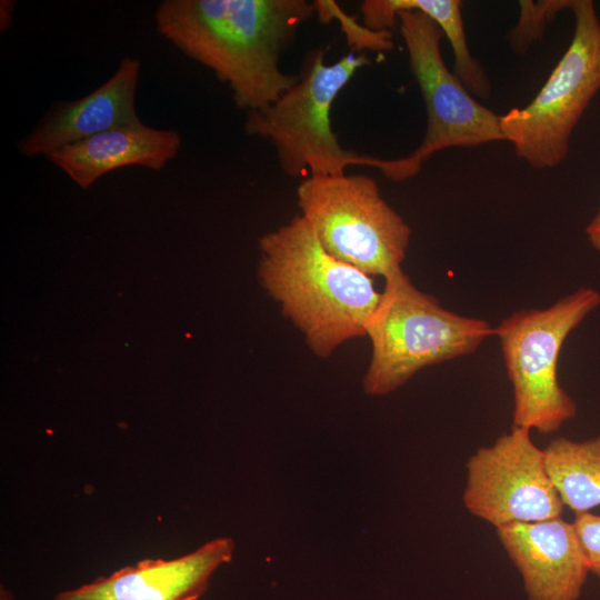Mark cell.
I'll use <instances>...</instances> for the list:
<instances>
[{"label": "cell", "instance_id": "1", "mask_svg": "<svg viewBox=\"0 0 600 600\" xmlns=\"http://www.w3.org/2000/svg\"><path fill=\"white\" fill-rule=\"evenodd\" d=\"M314 13L307 0H164L154 23L164 39L227 83L234 103L249 112L298 81L281 70L280 58Z\"/></svg>", "mask_w": 600, "mask_h": 600}, {"label": "cell", "instance_id": "2", "mask_svg": "<svg viewBox=\"0 0 600 600\" xmlns=\"http://www.w3.org/2000/svg\"><path fill=\"white\" fill-rule=\"evenodd\" d=\"M259 250L260 284L314 356L366 337L381 292L372 277L328 253L300 214L263 234Z\"/></svg>", "mask_w": 600, "mask_h": 600}, {"label": "cell", "instance_id": "3", "mask_svg": "<svg viewBox=\"0 0 600 600\" xmlns=\"http://www.w3.org/2000/svg\"><path fill=\"white\" fill-rule=\"evenodd\" d=\"M494 328L458 314L418 289L401 270L384 279L366 328L371 353L362 379L369 396H387L423 368L473 353Z\"/></svg>", "mask_w": 600, "mask_h": 600}, {"label": "cell", "instance_id": "4", "mask_svg": "<svg viewBox=\"0 0 600 600\" xmlns=\"http://www.w3.org/2000/svg\"><path fill=\"white\" fill-rule=\"evenodd\" d=\"M324 53L311 51L291 88L268 107L247 112L244 130L269 140L280 168L292 178L342 174L351 166L380 170L383 159L340 144L330 117L338 94L369 60L351 51L326 63Z\"/></svg>", "mask_w": 600, "mask_h": 600}, {"label": "cell", "instance_id": "5", "mask_svg": "<svg viewBox=\"0 0 600 600\" xmlns=\"http://www.w3.org/2000/svg\"><path fill=\"white\" fill-rule=\"evenodd\" d=\"M600 306V292L580 288L541 309H523L496 328L513 393L512 426L549 434L577 414L558 364L569 334Z\"/></svg>", "mask_w": 600, "mask_h": 600}, {"label": "cell", "instance_id": "6", "mask_svg": "<svg viewBox=\"0 0 600 600\" xmlns=\"http://www.w3.org/2000/svg\"><path fill=\"white\" fill-rule=\"evenodd\" d=\"M300 216L324 250L366 274L403 270L411 228L366 174L313 176L297 188Z\"/></svg>", "mask_w": 600, "mask_h": 600}, {"label": "cell", "instance_id": "7", "mask_svg": "<svg viewBox=\"0 0 600 600\" xmlns=\"http://www.w3.org/2000/svg\"><path fill=\"white\" fill-rule=\"evenodd\" d=\"M571 42L537 96L500 117L503 140L534 169L559 166L571 134L600 90V19L591 0H571Z\"/></svg>", "mask_w": 600, "mask_h": 600}, {"label": "cell", "instance_id": "8", "mask_svg": "<svg viewBox=\"0 0 600 600\" xmlns=\"http://www.w3.org/2000/svg\"><path fill=\"white\" fill-rule=\"evenodd\" d=\"M397 22L409 57L410 69L427 111L421 143L408 156L384 159L382 174L393 181L416 177L436 152L448 148H472L501 141L500 117L478 102L446 66L439 26L418 9H403Z\"/></svg>", "mask_w": 600, "mask_h": 600}, {"label": "cell", "instance_id": "9", "mask_svg": "<svg viewBox=\"0 0 600 600\" xmlns=\"http://www.w3.org/2000/svg\"><path fill=\"white\" fill-rule=\"evenodd\" d=\"M530 430L512 426L466 463V509L494 528L561 517L564 504Z\"/></svg>", "mask_w": 600, "mask_h": 600}, {"label": "cell", "instance_id": "10", "mask_svg": "<svg viewBox=\"0 0 600 600\" xmlns=\"http://www.w3.org/2000/svg\"><path fill=\"white\" fill-rule=\"evenodd\" d=\"M140 60L124 57L116 72L88 94L54 102L38 123L17 143L23 157L51 153L101 132L141 120L136 109Z\"/></svg>", "mask_w": 600, "mask_h": 600}, {"label": "cell", "instance_id": "11", "mask_svg": "<svg viewBox=\"0 0 600 600\" xmlns=\"http://www.w3.org/2000/svg\"><path fill=\"white\" fill-rule=\"evenodd\" d=\"M528 600H578L589 566L572 522L561 517L496 528Z\"/></svg>", "mask_w": 600, "mask_h": 600}, {"label": "cell", "instance_id": "12", "mask_svg": "<svg viewBox=\"0 0 600 600\" xmlns=\"http://www.w3.org/2000/svg\"><path fill=\"white\" fill-rule=\"evenodd\" d=\"M233 550L232 539L218 538L176 559H143L61 591L53 600H198L216 569L231 560Z\"/></svg>", "mask_w": 600, "mask_h": 600}, {"label": "cell", "instance_id": "13", "mask_svg": "<svg viewBox=\"0 0 600 600\" xmlns=\"http://www.w3.org/2000/svg\"><path fill=\"white\" fill-rule=\"evenodd\" d=\"M180 147L178 131L141 122L92 136L47 158L79 187L87 189L102 176L120 168L139 166L161 170L177 156Z\"/></svg>", "mask_w": 600, "mask_h": 600}, {"label": "cell", "instance_id": "14", "mask_svg": "<svg viewBox=\"0 0 600 600\" xmlns=\"http://www.w3.org/2000/svg\"><path fill=\"white\" fill-rule=\"evenodd\" d=\"M409 8L422 11L439 26L451 44L454 74L472 96L488 99L491 92L490 81L481 64L470 53L461 1L364 0L360 4V12L364 27L373 31H384L396 24L397 14L401 10Z\"/></svg>", "mask_w": 600, "mask_h": 600}, {"label": "cell", "instance_id": "15", "mask_svg": "<svg viewBox=\"0 0 600 600\" xmlns=\"http://www.w3.org/2000/svg\"><path fill=\"white\" fill-rule=\"evenodd\" d=\"M543 452L564 507L579 514L600 506V434L579 441L558 437Z\"/></svg>", "mask_w": 600, "mask_h": 600}, {"label": "cell", "instance_id": "16", "mask_svg": "<svg viewBox=\"0 0 600 600\" xmlns=\"http://www.w3.org/2000/svg\"><path fill=\"white\" fill-rule=\"evenodd\" d=\"M570 4L571 0L520 1L519 21L509 32L512 49L524 53L534 41L542 39L548 22Z\"/></svg>", "mask_w": 600, "mask_h": 600}, {"label": "cell", "instance_id": "17", "mask_svg": "<svg viewBox=\"0 0 600 600\" xmlns=\"http://www.w3.org/2000/svg\"><path fill=\"white\" fill-rule=\"evenodd\" d=\"M589 571L600 579V516L591 512L576 514L573 520Z\"/></svg>", "mask_w": 600, "mask_h": 600}, {"label": "cell", "instance_id": "18", "mask_svg": "<svg viewBox=\"0 0 600 600\" xmlns=\"http://www.w3.org/2000/svg\"><path fill=\"white\" fill-rule=\"evenodd\" d=\"M586 236L591 247L600 252V207L587 224Z\"/></svg>", "mask_w": 600, "mask_h": 600}, {"label": "cell", "instance_id": "19", "mask_svg": "<svg viewBox=\"0 0 600 600\" xmlns=\"http://www.w3.org/2000/svg\"><path fill=\"white\" fill-rule=\"evenodd\" d=\"M16 8V1L1 0L0 1V31L4 32L13 22V13Z\"/></svg>", "mask_w": 600, "mask_h": 600}, {"label": "cell", "instance_id": "20", "mask_svg": "<svg viewBox=\"0 0 600 600\" xmlns=\"http://www.w3.org/2000/svg\"><path fill=\"white\" fill-rule=\"evenodd\" d=\"M0 600H14V598L7 589L1 587Z\"/></svg>", "mask_w": 600, "mask_h": 600}]
</instances>
